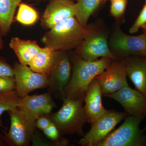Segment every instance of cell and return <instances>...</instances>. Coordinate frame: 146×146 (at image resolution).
<instances>
[{"instance_id": "cell-13", "label": "cell", "mask_w": 146, "mask_h": 146, "mask_svg": "<svg viewBox=\"0 0 146 146\" xmlns=\"http://www.w3.org/2000/svg\"><path fill=\"white\" fill-rule=\"evenodd\" d=\"M76 4L72 0H50L42 16V25L50 29L57 24L76 17Z\"/></svg>"}, {"instance_id": "cell-19", "label": "cell", "mask_w": 146, "mask_h": 146, "mask_svg": "<svg viewBox=\"0 0 146 146\" xmlns=\"http://www.w3.org/2000/svg\"><path fill=\"white\" fill-rule=\"evenodd\" d=\"M22 0H0V25L3 36L8 33L16 8Z\"/></svg>"}, {"instance_id": "cell-10", "label": "cell", "mask_w": 146, "mask_h": 146, "mask_svg": "<svg viewBox=\"0 0 146 146\" xmlns=\"http://www.w3.org/2000/svg\"><path fill=\"white\" fill-rule=\"evenodd\" d=\"M16 81V89L21 98L27 96L32 91L48 86V77L34 72L27 65L15 63L13 67Z\"/></svg>"}, {"instance_id": "cell-20", "label": "cell", "mask_w": 146, "mask_h": 146, "mask_svg": "<svg viewBox=\"0 0 146 146\" xmlns=\"http://www.w3.org/2000/svg\"><path fill=\"white\" fill-rule=\"evenodd\" d=\"M77 13L76 17L80 25L86 28L90 16L106 0H77Z\"/></svg>"}, {"instance_id": "cell-24", "label": "cell", "mask_w": 146, "mask_h": 146, "mask_svg": "<svg viewBox=\"0 0 146 146\" xmlns=\"http://www.w3.org/2000/svg\"><path fill=\"white\" fill-rule=\"evenodd\" d=\"M127 4V0H117L111 2L110 14L116 20L123 16Z\"/></svg>"}, {"instance_id": "cell-22", "label": "cell", "mask_w": 146, "mask_h": 146, "mask_svg": "<svg viewBox=\"0 0 146 146\" xmlns=\"http://www.w3.org/2000/svg\"><path fill=\"white\" fill-rule=\"evenodd\" d=\"M38 19L37 11L33 7L24 3L19 5L16 16V21L25 25H31L35 23Z\"/></svg>"}, {"instance_id": "cell-12", "label": "cell", "mask_w": 146, "mask_h": 146, "mask_svg": "<svg viewBox=\"0 0 146 146\" xmlns=\"http://www.w3.org/2000/svg\"><path fill=\"white\" fill-rule=\"evenodd\" d=\"M124 62L122 59L113 60L109 67L96 77L104 95L117 92L129 86Z\"/></svg>"}, {"instance_id": "cell-14", "label": "cell", "mask_w": 146, "mask_h": 146, "mask_svg": "<svg viewBox=\"0 0 146 146\" xmlns=\"http://www.w3.org/2000/svg\"><path fill=\"white\" fill-rule=\"evenodd\" d=\"M102 94L99 84L94 79L89 85L84 98L85 105L84 107L88 123L91 125L109 111L103 105Z\"/></svg>"}, {"instance_id": "cell-30", "label": "cell", "mask_w": 146, "mask_h": 146, "mask_svg": "<svg viewBox=\"0 0 146 146\" xmlns=\"http://www.w3.org/2000/svg\"><path fill=\"white\" fill-rule=\"evenodd\" d=\"M6 143L5 138L3 133L0 132V146H7Z\"/></svg>"}, {"instance_id": "cell-7", "label": "cell", "mask_w": 146, "mask_h": 146, "mask_svg": "<svg viewBox=\"0 0 146 146\" xmlns=\"http://www.w3.org/2000/svg\"><path fill=\"white\" fill-rule=\"evenodd\" d=\"M72 62L69 52L55 51L52 69L48 77V92L63 100L72 77Z\"/></svg>"}, {"instance_id": "cell-6", "label": "cell", "mask_w": 146, "mask_h": 146, "mask_svg": "<svg viewBox=\"0 0 146 146\" xmlns=\"http://www.w3.org/2000/svg\"><path fill=\"white\" fill-rule=\"evenodd\" d=\"M144 119L128 115L122 124L108 134L97 146H146V126L140 129Z\"/></svg>"}, {"instance_id": "cell-3", "label": "cell", "mask_w": 146, "mask_h": 146, "mask_svg": "<svg viewBox=\"0 0 146 146\" xmlns=\"http://www.w3.org/2000/svg\"><path fill=\"white\" fill-rule=\"evenodd\" d=\"M61 108L56 113L46 115L56 126L61 136L76 134L83 137V127L88 123L83 106L84 98H65Z\"/></svg>"}, {"instance_id": "cell-21", "label": "cell", "mask_w": 146, "mask_h": 146, "mask_svg": "<svg viewBox=\"0 0 146 146\" xmlns=\"http://www.w3.org/2000/svg\"><path fill=\"white\" fill-rule=\"evenodd\" d=\"M21 97L16 90L7 92H0V126L5 127L1 117L5 111H9L18 107Z\"/></svg>"}, {"instance_id": "cell-31", "label": "cell", "mask_w": 146, "mask_h": 146, "mask_svg": "<svg viewBox=\"0 0 146 146\" xmlns=\"http://www.w3.org/2000/svg\"><path fill=\"white\" fill-rule=\"evenodd\" d=\"M3 36L1 29V25H0V50H2L4 47V43L2 38Z\"/></svg>"}, {"instance_id": "cell-25", "label": "cell", "mask_w": 146, "mask_h": 146, "mask_svg": "<svg viewBox=\"0 0 146 146\" xmlns=\"http://www.w3.org/2000/svg\"><path fill=\"white\" fill-rule=\"evenodd\" d=\"M42 131L47 138L54 142H59L66 139L60 135L56 126L52 122L48 127Z\"/></svg>"}, {"instance_id": "cell-27", "label": "cell", "mask_w": 146, "mask_h": 146, "mask_svg": "<svg viewBox=\"0 0 146 146\" xmlns=\"http://www.w3.org/2000/svg\"><path fill=\"white\" fill-rule=\"evenodd\" d=\"M16 89L14 77H0V92H9Z\"/></svg>"}, {"instance_id": "cell-32", "label": "cell", "mask_w": 146, "mask_h": 146, "mask_svg": "<svg viewBox=\"0 0 146 146\" xmlns=\"http://www.w3.org/2000/svg\"><path fill=\"white\" fill-rule=\"evenodd\" d=\"M142 29H143V33L145 35H146V24L144 25L142 27Z\"/></svg>"}, {"instance_id": "cell-33", "label": "cell", "mask_w": 146, "mask_h": 146, "mask_svg": "<svg viewBox=\"0 0 146 146\" xmlns=\"http://www.w3.org/2000/svg\"><path fill=\"white\" fill-rule=\"evenodd\" d=\"M110 1V2L112 1H117V0H106V1Z\"/></svg>"}, {"instance_id": "cell-17", "label": "cell", "mask_w": 146, "mask_h": 146, "mask_svg": "<svg viewBox=\"0 0 146 146\" xmlns=\"http://www.w3.org/2000/svg\"><path fill=\"white\" fill-rule=\"evenodd\" d=\"M9 46L18 58L19 63L26 65H29L42 48L36 41L23 40L18 37H13Z\"/></svg>"}, {"instance_id": "cell-34", "label": "cell", "mask_w": 146, "mask_h": 146, "mask_svg": "<svg viewBox=\"0 0 146 146\" xmlns=\"http://www.w3.org/2000/svg\"><path fill=\"white\" fill-rule=\"evenodd\" d=\"M72 1H76L77 0H72Z\"/></svg>"}, {"instance_id": "cell-8", "label": "cell", "mask_w": 146, "mask_h": 146, "mask_svg": "<svg viewBox=\"0 0 146 146\" xmlns=\"http://www.w3.org/2000/svg\"><path fill=\"white\" fill-rule=\"evenodd\" d=\"M110 49L119 59L130 56L146 57V35H131L116 27L108 38Z\"/></svg>"}, {"instance_id": "cell-1", "label": "cell", "mask_w": 146, "mask_h": 146, "mask_svg": "<svg viewBox=\"0 0 146 146\" xmlns=\"http://www.w3.org/2000/svg\"><path fill=\"white\" fill-rule=\"evenodd\" d=\"M70 54L72 62V72L65 91V98L73 100L84 98L90 84L97 76L109 67L113 60L102 57L94 61H87L74 53Z\"/></svg>"}, {"instance_id": "cell-9", "label": "cell", "mask_w": 146, "mask_h": 146, "mask_svg": "<svg viewBox=\"0 0 146 146\" xmlns=\"http://www.w3.org/2000/svg\"><path fill=\"white\" fill-rule=\"evenodd\" d=\"M127 115L125 112L109 110L91 125L90 130L78 143L82 146H98Z\"/></svg>"}, {"instance_id": "cell-16", "label": "cell", "mask_w": 146, "mask_h": 146, "mask_svg": "<svg viewBox=\"0 0 146 146\" xmlns=\"http://www.w3.org/2000/svg\"><path fill=\"white\" fill-rule=\"evenodd\" d=\"M127 76L136 90L146 98V57L132 56L123 59Z\"/></svg>"}, {"instance_id": "cell-5", "label": "cell", "mask_w": 146, "mask_h": 146, "mask_svg": "<svg viewBox=\"0 0 146 146\" xmlns=\"http://www.w3.org/2000/svg\"><path fill=\"white\" fill-rule=\"evenodd\" d=\"M10 127L8 132L2 130L7 146H28L36 129V118L18 107L8 111Z\"/></svg>"}, {"instance_id": "cell-29", "label": "cell", "mask_w": 146, "mask_h": 146, "mask_svg": "<svg viewBox=\"0 0 146 146\" xmlns=\"http://www.w3.org/2000/svg\"><path fill=\"white\" fill-rule=\"evenodd\" d=\"M51 123V121L47 115L40 116L36 119V128L42 131L48 127Z\"/></svg>"}, {"instance_id": "cell-4", "label": "cell", "mask_w": 146, "mask_h": 146, "mask_svg": "<svg viewBox=\"0 0 146 146\" xmlns=\"http://www.w3.org/2000/svg\"><path fill=\"white\" fill-rule=\"evenodd\" d=\"M74 53L87 61H94L100 57L119 60L110 49L107 31L98 23L87 25L83 41Z\"/></svg>"}, {"instance_id": "cell-11", "label": "cell", "mask_w": 146, "mask_h": 146, "mask_svg": "<svg viewBox=\"0 0 146 146\" xmlns=\"http://www.w3.org/2000/svg\"><path fill=\"white\" fill-rule=\"evenodd\" d=\"M104 97L115 100L122 106L128 115L144 119L146 117V98L137 90L125 86Z\"/></svg>"}, {"instance_id": "cell-28", "label": "cell", "mask_w": 146, "mask_h": 146, "mask_svg": "<svg viewBox=\"0 0 146 146\" xmlns=\"http://www.w3.org/2000/svg\"><path fill=\"white\" fill-rule=\"evenodd\" d=\"M14 75L13 67L4 58H0V77H14Z\"/></svg>"}, {"instance_id": "cell-15", "label": "cell", "mask_w": 146, "mask_h": 146, "mask_svg": "<svg viewBox=\"0 0 146 146\" xmlns=\"http://www.w3.org/2000/svg\"><path fill=\"white\" fill-rule=\"evenodd\" d=\"M56 104L49 92L21 98L18 107L27 110L37 119L42 115L50 114Z\"/></svg>"}, {"instance_id": "cell-2", "label": "cell", "mask_w": 146, "mask_h": 146, "mask_svg": "<svg viewBox=\"0 0 146 146\" xmlns=\"http://www.w3.org/2000/svg\"><path fill=\"white\" fill-rule=\"evenodd\" d=\"M45 33L41 41L45 47L54 51H70L80 45L84 37L85 28L76 17L57 24Z\"/></svg>"}, {"instance_id": "cell-23", "label": "cell", "mask_w": 146, "mask_h": 146, "mask_svg": "<svg viewBox=\"0 0 146 146\" xmlns=\"http://www.w3.org/2000/svg\"><path fill=\"white\" fill-rule=\"evenodd\" d=\"M31 143L33 146H66L69 145L70 142L67 139L59 142L48 140L36 129L32 137Z\"/></svg>"}, {"instance_id": "cell-26", "label": "cell", "mask_w": 146, "mask_h": 146, "mask_svg": "<svg viewBox=\"0 0 146 146\" xmlns=\"http://www.w3.org/2000/svg\"><path fill=\"white\" fill-rule=\"evenodd\" d=\"M146 24V1L144 5L139 16L136 18L131 27L129 29V33L133 34L137 32L139 29L142 28L144 25Z\"/></svg>"}, {"instance_id": "cell-18", "label": "cell", "mask_w": 146, "mask_h": 146, "mask_svg": "<svg viewBox=\"0 0 146 146\" xmlns=\"http://www.w3.org/2000/svg\"><path fill=\"white\" fill-rule=\"evenodd\" d=\"M55 51L48 47L42 48L31 60L29 66L33 71L48 77L52 69Z\"/></svg>"}]
</instances>
